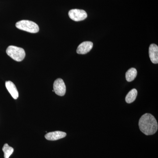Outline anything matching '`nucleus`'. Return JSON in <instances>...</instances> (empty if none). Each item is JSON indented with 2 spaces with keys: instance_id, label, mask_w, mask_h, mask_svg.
Masks as SVG:
<instances>
[{
  "instance_id": "1",
  "label": "nucleus",
  "mask_w": 158,
  "mask_h": 158,
  "mask_svg": "<svg viewBox=\"0 0 158 158\" xmlns=\"http://www.w3.org/2000/svg\"><path fill=\"white\" fill-rule=\"evenodd\" d=\"M138 125L140 131L146 135H154L158 129L156 119L150 113H145L141 116Z\"/></svg>"
},
{
  "instance_id": "2",
  "label": "nucleus",
  "mask_w": 158,
  "mask_h": 158,
  "mask_svg": "<svg viewBox=\"0 0 158 158\" xmlns=\"http://www.w3.org/2000/svg\"><path fill=\"white\" fill-rule=\"evenodd\" d=\"M6 53L17 62L23 61L26 56V52L23 49L12 45L8 47L6 50Z\"/></svg>"
},
{
  "instance_id": "3",
  "label": "nucleus",
  "mask_w": 158,
  "mask_h": 158,
  "mask_svg": "<svg viewBox=\"0 0 158 158\" xmlns=\"http://www.w3.org/2000/svg\"><path fill=\"white\" fill-rule=\"evenodd\" d=\"M15 26L18 29L29 33H37L39 31V26L36 23L27 20L18 22Z\"/></svg>"
},
{
  "instance_id": "4",
  "label": "nucleus",
  "mask_w": 158,
  "mask_h": 158,
  "mask_svg": "<svg viewBox=\"0 0 158 158\" xmlns=\"http://www.w3.org/2000/svg\"><path fill=\"white\" fill-rule=\"evenodd\" d=\"M68 15L71 19L76 22L84 20L88 16L85 10L78 9H71L69 12Z\"/></svg>"
},
{
  "instance_id": "5",
  "label": "nucleus",
  "mask_w": 158,
  "mask_h": 158,
  "mask_svg": "<svg viewBox=\"0 0 158 158\" xmlns=\"http://www.w3.org/2000/svg\"><path fill=\"white\" fill-rule=\"evenodd\" d=\"M54 92L59 96H63L66 92V86L62 79L58 78L54 82L53 84Z\"/></svg>"
},
{
  "instance_id": "6",
  "label": "nucleus",
  "mask_w": 158,
  "mask_h": 158,
  "mask_svg": "<svg viewBox=\"0 0 158 158\" xmlns=\"http://www.w3.org/2000/svg\"><path fill=\"white\" fill-rule=\"evenodd\" d=\"M93 46V43L91 41H85L82 42L77 48V53L81 55H85L88 53L92 49Z\"/></svg>"
},
{
  "instance_id": "7",
  "label": "nucleus",
  "mask_w": 158,
  "mask_h": 158,
  "mask_svg": "<svg viewBox=\"0 0 158 158\" xmlns=\"http://www.w3.org/2000/svg\"><path fill=\"white\" fill-rule=\"evenodd\" d=\"M66 136V133L60 131H56L46 134L45 138L49 141H56L59 139L65 138Z\"/></svg>"
},
{
  "instance_id": "8",
  "label": "nucleus",
  "mask_w": 158,
  "mask_h": 158,
  "mask_svg": "<svg viewBox=\"0 0 158 158\" xmlns=\"http://www.w3.org/2000/svg\"><path fill=\"white\" fill-rule=\"evenodd\" d=\"M149 56L151 61L154 64L158 63V47L154 44H151L149 48Z\"/></svg>"
},
{
  "instance_id": "9",
  "label": "nucleus",
  "mask_w": 158,
  "mask_h": 158,
  "mask_svg": "<svg viewBox=\"0 0 158 158\" xmlns=\"http://www.w3.org/2000/svg\"><path fill=\"white\" fill-rule=\"evenodd\" d=\"M6 86L13 98L15 99H17L19 97V92L14 83L11 81H7L6 82Z\"/></svg>"
},
{
  "instance_id": "10",
  "label": "nucleus",
  "mask_w": 158,
  "mask_h": 158,
  "mask_svg": "<svg viewBox=\"0 0 158 158\" xmlns=\"http://www.w3.org/2000/svg\"><path fill=\"white\" fill-rule=\"evenodd\" d=\"M138 95V91L136 89H132L131 91H129L127 94L125 100L127 103L130 104L133 102L135 100L136 98Z\"/></svg>"
},
{
  "instance_id": "11",
  "label": "nucleus",
  "mask_w": 158,
  "mask_h": 158,
  "mask_svg": "<svg viewBox=\"0 0 158 158\" xmlns=\"http://www.w3.org/2000/svg\"><path fill=\"white\" fill-rule=\"evenodd\" d=\"M137 71L136 69L131 68L127 70L126 73V79L128 82H131L134 81L137 75Z\"/></svg>"
},
{
  "instance_id": "12",
  "label": "nucleus",
  "mask_w": 158,
  "mask_h": 158,
  "mask_svg": "<svg viewBox=\"0 0 158 158\" xmlns=\"http://www.w3.org/2000/svg\"><path fill=\"white\" fill-rule=\"evenodd\" d=\"M2 151L4 153V158H9L13 153L14 148L9 146L8 144H5L3 146Z\"/></svg>"
}]
</instances>
